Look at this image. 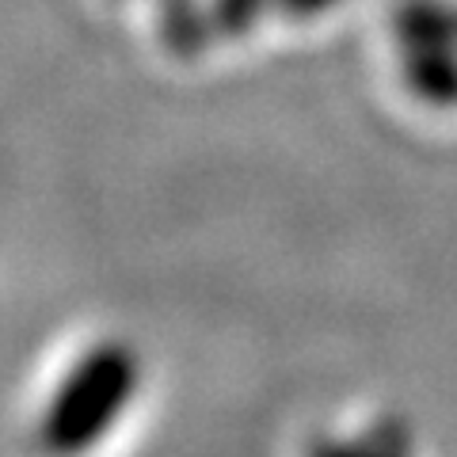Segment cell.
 Returning <instances> with one entry per match:
<instances>
[{
  "instance_id": "obj_1",
  "label": "cell",
  "mask_w": 457,
  "mask_h": 457,
  "mask_svg": "<svg viewBox=\"0 0 457 457\" xmlns=\"http://www.w3.org/2000/svg\"><path fill=\"white\" fill-rule=\"evenodd\" d=\"M145 385V362L130 339L107 336L84 347L38 411V446L46 457L99 450L130 416Z\"/></svg>"
},
{
  "instance_id": "obj_2",
  "label": "cell",
  "mask_w": 457,
  "mask_h": 457,
  "mask_svg": "<svg viewBox=\"0 0 457 457\" xmlns=\"http://www.w3.org/2000/svg\"><path fill=\"white\" fill-rule=\"evenodd\" d=\"M309 457H416V446H411V435L400 423L378 420L320 435L309 446Z\"/></svg>"
}]
</instances>
